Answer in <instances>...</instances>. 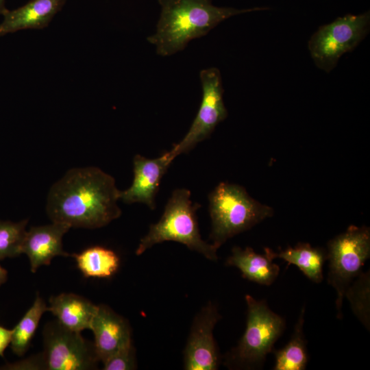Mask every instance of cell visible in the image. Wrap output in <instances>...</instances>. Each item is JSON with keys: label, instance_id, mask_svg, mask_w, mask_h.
Masks as SVG:
<instances>
[{"label": "cell", "instance_id": "cell-1", "mask_svg": "<svg viewBox=\"0 0 370 370\" xmlns=\"http://www.w3.org/2000/svg\"><path fill=\"white\" fill-rule=\"evenodd\" d=\"M119 190L114 178L96 166L73 168L51 187L46 211L52 222L96 229L118 219Z\"/></svg>", "mask_w": 370, "mask_h": 370}, {"label": "cell", "instance_id": "cell-6", "mask_svg": "<svg viewBox=\"0 0 370 370\" xmlns=\"http://www.w3.org/2000/svg\"><path fill=\"white\" fill-rule=\"evenodd\" d=\"M370 257V229L350 225L328 243V282L336 292L337 317L342 318L345 293Z\"/></svg>", "mask_w": 370, "mask_h": 370}, {"label": "cell", "instance_id": "cell-13", "mask_svg": "<svg viewBox=\"0 0 370 370\" xmlns=\"http://www.w3.org/2000/svg\"><path fill=\"white\" fill-rule=\"evenodd\" d=\"M90 330L94 334V345L101 362L132 342L127 321L103 304L98 306Z\"/></svg>", "mask_w": 370, "mask_h": 370}, {"label": "cell", "instance_id": "cell-24", "mask_svg": "<svg viewBox=\"0 0 370 370\" xmlns=\"http://www.w3.org/2000/svg\"><path fill=\"white\" fill-rule=\"evenodd\" d=\"M2 369H46V364L42 353L29 357L15 363H9L3 366Z\"/></svg>", "mask_w": 370, "mask_h": 370}, {"label": "cell", "instance_id": "cell-4", "mask_svg": "<svg viewBox=\"0 0 370 370\" xmlns=\"http://www.w3.org/2000/svg\"><path fill=\"white\" fill-rule=\"evenodd\" d=\"M210 240L219 249L229 238L273 215V209L252 198L241 186L219 183L209 194Z\"/></svg>", "mask_w": 370, "mask_h": 370}, {"label": "cell", "instance_id": "cell-10", "mask_svg": "<svg viewBox=\"0 0 370 370\" xmlns=\"http://www.w3.org/2000/svg\"><path fill=\"white\" fill-rule=\"evenodd\" d=\"M221 318L217 308L211 302L208 303L197 314L184 349V369H219L221 359L213 330Z\"/></svg>", "mask_w": 370, "mask_h": 370}, {"label": "cell", "instance_id": "cell-22", "mask_svg": "<svg viewBox=\"0 0 370 370\" xmlns=\"http://www.w3.org/2000/svg\"><path fill=\"white\" fill-rule=\"evenodd\" d=\"M27 222V219L18 223L0 221V260L22 254Z\"/></svg>", "mask_w": 370, "mask_h": 370}, {"label": "cell", "instance_id": "cell-21", "mask_svg": "<svg viewBox=\"0 0 370 370\" xmlns=\"http://www.w3.org/2000/svg\"><path fill=\"white\" fill-rule=\"evenodd\" d=\"M345 297L349 304L353 313L369 331L370 329V274L362 273L354 280L347 288Z\"/></svg>", "mask_w": 370, "mask_h": 370}, {"label": "cell", "instance_id": "cell-8", "mask_svg": "<svg viewBox=\"0 0 370 370\" xmlns=\"http://www.w3.org/2000/svg\"><path fill=\"white\" fill-rule=\"evenodd\" d=\"M42 352L47 370H92L100 360L94 343L71 330L58 320L46 323L42 331Z\"/></svg>", "mask_w": 370, "mask_h": 370}, {"label": "cell", "instance_id": "cell-23", "mask_svg": "<svg viewBox=\"0 0 370 370\" xmlns=\"http://www.w3.org/2000/svg\"><path fill=\"white\" fill-rule=\"evenodd\" d=\"M102 363L104 370H132L136 369L135 349L132 342L114 352Z\"/></svg>", "mask_w": 370, "mask_h": 370}, {"label": "cell", "instance_id": "cell-15", "mask_svg": "<svg viewBox=\"0 0 370 370\" xmlns=\"http://www.w3.org/2000/svg\"><path fill=\"white\" fill-rule=\"evenodd\" d=\"M264 251V254H259L249 247H234L225 264L238 269L245 279L270 286L279 275L280 269L273 262V251L268 247Z\"/></svg>", "mask_w": 370, "mask_h": 370}, {"label": "cell", "instance_id": "cell-17", "mask_svg": "<svg viewBox=\"0 0 370 370\" xmlns=\"http://www.w3.org/2000/svg\"><path fill=\"white\" fill-rule=\"evenodd\" d=\"M274 258H281L294 264L314 283H320L323 278V267L327 260V250L321 247H312L309 243H299L293 247L275 253Z\"/></svg>", "mask_w": 370, "mask_h": 370}, {"label": "cell", "instance_id": "cell-26", "mask_svg": "<svg viewBox=\"0 0 370 370\" xmlns=\"http://www.w3.org/2000/svg\"><path fill=\"white\" fill-rule=\"evenodd\" d=\"M8 278V271L0 266V286L5 283Z\"/></svg>", "mask_w": 370, "mask_h": 370}, {"label": "cell", "instance_id": "cell-12", "mask_svg": "<svg viewBox=\"0 0 370 370\" xmlns=\"http://www.w3.org/2000/svg\"><path fill=\"white\" fill-rule=\"evenodd\" d=\"M70 228L64 223L52 222L27 231L21 251L27 256L32 273L40 266L49 265L56 256H71L62 247V237Z\"/></svg>", "mask_w": 370, "mask_h": 370}, {"label": "cell", "instance_id": "cell-9", "mask_svg": "<svg viewBox=\"0 0 370 370\" xmlns=\"http://www.w3.org/2000/svg\"><path fill=\"white\" fill-rule=\"evenodd\" d=\"M202 99L197 114L184 138L175 144L169 151L175 158L187 153L199 143L209 138L217 125L227 116L223 101L222 77L215 67L203 69L199 73Z\"/></svg>", "mask_w": 370, "mask_h": 370}, {"label": "cell", "instance_id": "cell-5", "mask_svg": "<svg viewBox=\"0 0 370 370\" xmlns=\"http://www.w3.org/2000/svg\"><path fill=\"white\" fill-rule=\"evenodd\" d=\"M245 299L247 306L245 330L227 355L225 365L230 369H258L282 334L286 322L269 308L266 301L256 300L249 295Z\"/></svg>", "mask_w": 370, "mask_h": 370}, {"label": "cell", "instance_id": "cell-16", "mask_svg": "<svg viewBox=\"0 0 370 370\" xmlns=\"http://www.w3.org/2000/svg\"><path fill=\"white\" fill-rule=\"evenodd\" d=\"M51 312L65 328L81 332L90 330L98 306L73 293H61L49 299Z\"/></svg>", "mask_w": 370, "mask_h": 370}, {"label": "cell", "instance_id": "cell-25", "mask_svg": "<svg viewBox=\"0 0 370 370\" xmlns=\"http://www.w3.org/2000/svg\"><path fill=\"white\" fill-rule=\"evenodd\" d=\"M12 330L0 325V356L3 357L6 347L10 344Z\"/></svg>", "mask_w": 370, "mask_h": 370}, {"label": "cell", "instance_id": "cell-27", "mask_svg": "<svg viewBox=\"0 0 370 370\" xmlns=\"http://www.w3.org/2000/svg\"><path fill=\"white\" fill-rule=\"evenodd\" d=\"M5 2V0H0V15H2L4 11L6 10Z\"/></svg>", "mask_w": 370, "mask_h": 370}, {"label": "cell", "instance_id": "cell-18", "mask_svg": "<svg viewBox=\"0 0 370 370\" xmlns=\"http://www.w3.org/2000/svg\"><path fill=\"white\" fill-rule=\"evenodd\" d=\"M305 308L303 307L290 341L279 349H273L275 363L274 370L306 369L308 355L307 341L304 334Z\"/></svg>", "mask_w": 370, "mask_h": 370}, {"label": "cell", "instance_id": "cell-11", "mask_svg": "<svg viewBox=\"0 0 370 370\" xmlns=\"http://www.w3.org/2000/svg\"><path fill=\"white\" fill-rule=\"evenodd\" d=\"M174 159L169 151L154 159L136 155L132 184L127 189L119 191V199L125 204L142 203L153 210L161 180Z\"/></svg>", "mask_w": 370, "mask_h": 370}, {"label": "cell", "instance_id": "cell-3", "mask_svg": "<svg viewBox=\"0 0 370 370\" xmlns=\"http://www.w3.org/2000/svg\"><path fill=\"white\" fill-rule=\"evenodd\" d=\"M190 195V191L186 188L173 191L160 220L151 224L147 234L140 239L136 250L137 256L156 244L175 241L208 260H217L218 249L201 238L196 215L200 205L193 203Z\"/></svg>", "mask_w": 370, "mask_h": 370}, {"label": "cell", "instance_id": "cell-20", "mask_svg": "<svg viewBox=\"0 0 370 370\" xmlns=\"http://www.w3.org/2000/svg\"><path fill=\"white\" fill-rule=\"evenodd\" d=\"M48 310L45 301L37 294L33 305L12 330L10 347L15 354L21 356L27 351L42 314Z\"/></svg>", "mask_w": 370, "mask_h": 370}, {"label": "cell", "instance_id": "cell-14", "mask_svg": "<svg viewBox=\"0 0 370 370\" xmlns=\"http://www.w3.org/2000/svg\"><path fill=\"white\" fill-rule=\"evenodd\" d=\"M66 0H31L16 9H6L0 24V36L27 29H43L60 12Z\"/></svg>", "mask_w": 370, "mask_h": 370}, {"label": "cell", "instance_id": "cell-7", "mask_svg": "<svg viewBox=\"0 0 370 370\" xmlns=\"http://www.w3.org/2000/svg\"><path fill=\"white\" fill-rule=\"evenodd\" d=\"M369 28V11L348 14L320 26L308 43L315 65L330 73L343 54L353 51L366 37Z\"/></svg>", "mask_w": 370, "mask_h": 370}, {"label": "cell", "instance_id": "cell-2", "mask_svg": "<svg viewBox=\"0 0 370 370\" xmlns=\"http://www.w3.org/2000/svg\"><path fill=\"white\" fill-rule=\"evenodd\" d=\"M161 12L153 34L147 41L158 55L172 56L184 50L193 39L203 37L223 21L241 14L268 10L267 7L236 9L218 7L212 0H158Z\"/></svg>", "mask_w": 370, "mask_h": 370}, {"label": "cell", "instance_id": "cell-19", "mask_svg": "<svg viewBox=\"0 0 370 370\" xmlns=\"http://www.w3.org/2000/svg\"><path fill=\"white\" fill-rule=\"evenodd\" d=\"M72 256L86 278H110L117 271L120 264L117 254L101 246L90 247Z\"/></svg>", "mask_w": 370, "mask_h": 370}]
</instances>
